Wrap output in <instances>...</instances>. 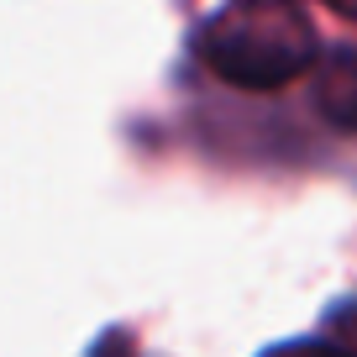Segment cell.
I'll return each instance as SVG.
<instances>
[{"label": "cell", "mask_w": 357, "mask_h": 357, "mask_svg": "<svg viewBox=\"0 0 357 357\" xmlns=\"http://www.w3.org/2000/svg\"><path fill=\"white\" fill-rule=\"evenodd\" d=\"M195 53L215 79L236 89H284L321 58L315 26L294 6H221L200 22Z\"/></svg>", "instance_id": "cell-1"}, {"label": "cell", "mask_w": 357, "mask_h": 357, "mask_svg": "<svg viewBox=\"0 0 357 357\" xmlns=\"http://www.w3.org/2000/svg\"><path fill=\"white\" fill-rule=\"evenodd\" d=\"M315 111H321L326 126H336V132H352L357 137V47H331L326 58H315Z\"/></svg>", "instance_id": "cell-2"}, {"label": "cell", "mask_w": 357, "mask_h": 357, "mask_svg": "<svg viewBox=\"0 0 357 357\" xmlns=\"http://www.w3.org/2000/svg\"><path fill=\"white\" fill-rule=\"evenodd\" d=\"M257 357H357V352H352V347H342V342H326V336H294V342L263 347Z\"/></svg>", "instance_id": "cell-3"}, {"label": "cell", "mask_w": 357, "mask_h": 357, "mask_svg": "<svg viewBox=\"0 0 357 357\" xmlns=\"http://www.w3.org/2000/svg\"><path fill=\"white\" fill-rule=\"evenodd\" d=\"M89 357H142V352H137V342L126 331H100L95 347H89Z\"/></svg>", "instance_id": "cell-4"}, {"label": "cell", "mask_w": 357, "mask_h": 357, "mask_svg": "<svg viewBox=\"0 0 357 357\" xmlns=\"http://www.w3.org/2000/svg\"><path fill=\"white\" fill-rule=\"evenodd\" d=\"M336 16H347V22H357V0H326Z\"/></svg>", "instance_id": "cell-5"}, {"label": "cell", "mask_w": 357, "mask_h": 357, "mask_svg": "<svg viewBox=\"0 0 357 357\" xmlns=\"http://www.w3.org/2000/svg\"><path fill=\"white\" fill-rule=\"evenodd\" d=\"M242 6H294V0H242Z\"/></svg>", "instance_id": "cell-6"}]
</instances>
